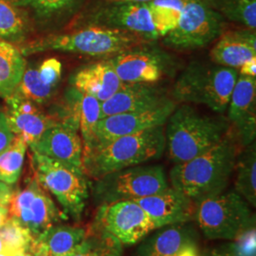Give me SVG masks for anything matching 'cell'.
<instances>
[{
    "instance_id": "obj_1",
    "label": "cell",
    "mask_w": 256,
    "mask_h": 256,
    "mask_svg": "<svg viewBox=\"0 0 256 256\" xmlns=\"http://www.w3.org/2000/svg\"><path fill=\"white\" fill-rule=\"evenodd\" d=\"M241 146L232 128L218 144L190 160L174 165L171 187L196 202L220 194L226 189L236 169Z\"/></svg>"
},
{
    "instance_id": "obj_2",
    "label": "cell",
    "mask_w": 256,
    "mask_h": 256,
    "mask_svg": "<svg viewBox=\"0 0 256 256\" xmlns=\"http://www.w3.org/2000/svg\"><path fill=\"white\" fill-rule=\"evenodd\" d=\"M148 42L126 30L88 24H70L64 30L28 39L18 46L25 57L54 50L104 59Z\"/></svg>"
},
{
    "instance_id": "obj_3",
    "label": "cell",
    "mask_w": 256,
    "mask_h": 256,
    "mask_svg": "<svg viewBox=\"0 0 256 256\" xmlns=\"http://www.w3.org/2000/svg\"><path fill=\"white\" fill-rule=\"evenodd\" d=\"M166 124L165 150L174 164L208 151L232 128L228 120L203 115L187 104L176 108Z\"/></svg>"
},
{
    "instance_id": "obj_4",
    "label": "cell",
    "mask_w": 256,
    "mask_h": 256,
    "mask_svg": "<svg viewBox=\"0 0 256 256\" xmlns=\"http://www.w3.org/2000/svg\"><path fill=\"white\" fill-rule=\"evenodd\" d=\"M164 126L120 137L82 156L84 171L95 180L104 174L162 158L165 150Z\"/></svg>"
},
{
    "instance_id": "obj_5",
    "label": "cell",
    "mask_w": 256,
    "mask_h": 256,
    "mask_svg": "<svg viewBox=\"0 0 256 256\" xmlns=\"http://www.w3.org/2000/svg\"><path fill=\"white\" fill-rule=\"evenodd\" d=\"M238 70L212 62L190 63L178 78L173 88L174 100L204 104L222 114L228 108Z\"/></svg>"
},
{
    "instance_id": "obj_6",
    "label": "cell",
    "mask_w": 256,
    "mask_h": 256,
    "mask_svg": "<svg viewBox=\"0 0 256 256\" xmlns=\"http://www.w3.org/2000/svg\"><path fill=\"white\" fill-rule=\"evenodd\" d=\"M32 164L37 182L54 196L64 212L81 220L90 196V180L84 171L34 152Z\"/></svg>"
},
{
    "instance_id": "obj_7",
    "label": "cell",
    "mask_w": 256,
    "mask_h": 256,
    "mask_svg": "<svg viewBox=\"0 0 256 256\" xmlns=\"http://www.w3.org/2000/svg\"><path fill=\"white\" fill-rule=\"evenodd\" d=\"M194 220L208 239L230 241L254 226L256 222L247 202L236 191L196 202Z\"/></svg>"
},
{
    "instance_id": "obj_8",
    "label": "cell",
    "mask_w": 256,
    "mask_h": 256,
    "mask_svg": "<svg viewBox=\"0 0 256 256\" xmlns=\"http://www.w3.org/2000/svg\"><path fill=\"white\" fill-rule=\"evenodd\" d=\"M169 187L160 165H136L111 172L96 180L92 196L98 206L134 200L162 192Z\"/></svg>"
},
{
    "instance_id": "obj_9",
    "label": "cell",
    "mask_w": 256,
    "mask_h": 256,
    "mask_svg": "<svg viewBox=\"0 0 256 256\" xmlns=\"http://www.w3.org/2000/svg\"><path fill=\"white\" fill-rule=\"evenodd\" d=\"M228 25L205 0H187L178 26L162 37V41L165 46L176 50H194L209 46Z\"/></svg>"
},
{
    "instance_id": "obj_10",
    "label": "cell",
    "mask_w": 256,
    "mask_h": 256,
    "mask_svg": "<svg viewBox=\"0 0 256 256\" xmlns=\"http://www.w3.org/2000/svg\"><path fill=\"white\" fill-rule=\"evenodd\" d=\"M72 24H88L126 30L149 42L160 38L146 3H112L90 0Z\"/></svg>"
},
{
    "instance_id": "obj_11",
    "label": "cell",
    "mask_w": 256,
    "mask_h": 256,
    "mask_svg": "<svg viewBox=\"0 0 256 256\" xmlns=\"http://www.w3.org/2000/svg\"><path fill=\"white\" fill-rule=\"evenodd\" d=\"M8 208L9 218L16 220L34 238L66 218L36 178L22 191L14 192Z\"/></svg>"
},
{
    "instance_id": "obj_12",
    "label": "cell",
    "mask_w": 256,
    "mask_h": 256,
    "mask_svg": "<svg viewBox=\"0 0 256 256\" xmlns=\"http://www.w3.org/2000/svg\"><path fill=\"white\" fill-rule=\"evenodd\" d=\"M120 81L156 84L174 68L171 56L153 42L130 48L108 58Z\"/></svg>"
},
{
    "instance_id": "obj_13",
    "label": "cell",
    "mask_w": 256,
    "mask_h": 256,
    "mask_svg": "<svg viewBox=\"0 0 256 256\" xmlns=\"http://www.w3.org/2000/svg\"><path fill=\"white\" fill-rule=\"evenodd\" d=\"M122 245H134L146 238L156 227L144 209L134 200L100 205L94 221Z\"/></svg>"
},
{
    "instance_id": "obj_14",
    "label": "cell",
    "mask_w": 256,
    "mask_h": 256,
    "mask_svg": "<svg viewBox=\"0 0 256 256\" xmlns=\"http://www.w3.org/2000/svg\"><path fill=\"white\" fill-rule=\"evenodd\" d=\"M176 108V102L171 99L150 110L120 113L102 118L96 124L92 146L82 156L118 138L135 134L148 128L164 126Z\"/></svg>"
},
{
    "instance_id": "obj_15",
    "label": "cell",
    "mask_w": 256,
    "mask_h": 256,
    "mask_svg": "<svg viewBox=\"0 0 256 256\" xmlns=\"http://www.w3.org/2000/svg\"><path fill=\"white\" fill-rule=\"evenodd\" d=\"M27 14L34 30L56 32L70 26L90 0H12Z\"/></svg>"
},
{
    "instance_id": "obj_16",
    "label": "cell",
    "mask_w": 256,
    "mask_h": 256,
    "mask_svg": "<svg viewBox=\"0 0 256 256\" xmlns=\"http://www.w3.org/2000/svg\"><path fill=\"white\" fill-rule=\"evenodd\" d=\"M228 106V120L240 146H250L256 142V77L238 74Z\"/></svg>"
},
{
    "instance_id": "obj_17",
    "label": "cell",
    "mask_w": 256,
    "mask_h": 256,
    "mask_svg": "<svg viewBox=\"0 0 256 256\" xmlns=\"http://www.w3.org/2000/svg\"><path fill=\"white\" fill-rule=\"evenodd\" d=\"M148 214L156 230L194 220L196 202L173 187L134 200Z\"/></svg>"
},
{
    "instance_id": "obj_18",
    "label": "cell",
    "mask_w": 256,
    "mask_h": 256,
    "mask_svg": "<svg viewBox=\"0 0 256 256\" xmlns=\"http://www.w3.org/2000/svg\"><path fill=\"white\" fill-rule=\"evenodd\" d=\"M30 149L32 152L84 170L82 142L78 124L68 122L56 124L46 129Z\"/></svg>"
},
{
    "instance_id": "obj_19",
    "label": "cell",
    "mask_w": 256,
    "mask_h": 256,
    "mask_svg": "<svg viewBox=\"0 0 256 256\" xmlns=\"http://www.w3.org/2000/svg\"><path fill=\"white\" fill-rule=\"evenodd\" d=\"M4 100L10 130L14 135L23 138L28 147L32 146L46 129L59 122L54 116L40 110L36 102L14 92Z\"/></svg>"
},
{
    "instance_id": "obj_20",
    "label": "cell",
    "mask_w": 256,
    "mask_h": 256,
    "mask_svg": "<svg viewBox=\"0 0 256 256\" xmlns=\"http://www.w3.org/2000/svg\"><path fill=\"white\" fill-rule=\"evenodd\" d=\"M171 100L156 84L124 82L118 92L101 104V119L110 115L156 108Z\"/></svg>"
},
{
    "instance_id": "obj_21",
    "label": "cell",
    "mask_w": 256,
    "mask_h": 256,
    "mask_svg": "<svg viewBox=\"0 0 256 256\" xmlns=\"http://www.w3.org/2000/svg\"><path fill=\"white\" fill-rule=\"evenodd\" d=\"M210 52V62L238 70L256 57V28H227Z\"/></svg>"
},
{
    "instance_id": "obj_22",
    "label": "cell",
    "mask_w": 256,
    "mask_h": 256,
    "mask_svg": "<svg viewBox=\"0 0 256 256\" xmlns=\"http://www.w3.org/2000/svg\"><path fill=\"white\" fill-rule=\"evenodd\" d=\"M62 64L55 58L43 61L38 66H26L14 93L38 106L50 101L61 81Z\"/></svg>"
},
{
    "instance_id": "obj_23",
    "label": "cell",
    "mask_w": 256,
    "mask_h": 256,
    "mask_svg": "<svg viewBox=\"0 0 256 256\" xmlns=\"http://www.w3.org/2000/svg\"><path fill=\"white\" fill-rule=\"evenodd\" d=\"M70 82L74 90L101 102L110 99L124 84L108 58L82 66L74 74Z\"/></svg>"
},
{
    "instance_id": "obj_24",
    "label": "cell",
    "mask_w": 256,
    "mask_h": 256,
    "mask_svg": "<svg viewBox=\"0 0 256 256\" xmlns=\"http://www.w3.org/2000/svg\"><path fill=\"white\" fill-rule=\"evenodd\" d=\"M198 232L187 223L165 226L140 243L136 256H176L184 248L198 245Z\"/></svg>"
},
{
    "instance_id": "obj_25",
    "label": "cell",
    "mask_w": 256,
    "mask_h": 256,
    "mask_svg": "<svg viewBox=\"0 0 256 256\" xmlns=\"http://www.w3.org/2000/svg\"><path fill=\"white\" fill-rule=\"evenodd\" d=\"M34 32L23 10L12 0H0V40L19 46L30 39Z\"/></svg>"
},
{
    "instance_id": "obj_26",
    "label": "cell",
    "mask_w": 256,
    "mask_h": 256,
    "mask_svg": "<svg viewBox=\"0 0 256 256\" xmlns=\"http://www.w3.org/2000/svg\"><path fill=\"white\" fill-rule=\"evenodd\" d=\"M27 66L25 56L18 46L0 40V97L10 96L24 74Z\"/></svg>"
},
{
    "instance_id": "obj_27",
    "label": "cell",
    "mask_w": 256,
    "mask_h": 256,
    "mask_svg": "<svg viewBox=\"0 0 256 256\" xmlns=\"http://www.w3.org/2000/svg\"><path fill=\"white\" fill-rule=\"evenodd\" d=\"M122 252L124 245L117 238L92 224L72 256H122Z\"/></svg>"
},
{
    "instance_id": "obj_28",
    "label": "cell",
    "mask_w": 256,
    "mask_h": 256,
    "mask_svg": "<svg viewBox=\"0 0 256 256\" xmlns=\"http://www.w3.org/2000/svg\"><path fill=\"white\" fill-rule=\"evenodd\" d=\"M238 174L236 192L252 207L256 206V142L243 147L239 152L236 164Z\"/></svg>"
},
{
    "instance_id": "obj_29",
    "label": "cell",
    "mask_w": 256,
    "mask_h": 256,
    "mask_svg": "<svg viewBox=\"0 0 256 256\" xmlns=\"http://www.w3.org/2000/svg\"><path fill=\"white\" fill-rule=\"evenodd\" d=\"M86 232V230L81 227L54 225L36 238L46 246L48 256H61L74 250Z\"/></svg>"
},
{
    "instance_id": "obj_30",
    "label": "cell",
    "mask_w": 256,
    "mask_h": 256,
    "mask_svg": "<svg viewBox=\"0 0 256 256\" xmlns=\"http://www.w3.org/2000/svg\"><path fill=\"white\" fill-rule=\"evenodd\" d=\"M228 23L256 28V0H205Z\"/></svg>"
},
{
    "instance_id": "obj_31",
    "label": "cell",
    "mask_w": 256,
    "mask_h": 256,
    "mask_svg": "<svg viewBox=\"0 0 256 256\" xmlns=\"http://www.w3.org/2000/svg\"><path fill=\"white\" fill-rule=\"evenodd\" d=\"M186 2L187 0H152L146 3L160 38L178 26Z\"/></svg>"
},
{
    "instance_id": "obj_32",
    "label": "cell",
    "mask_w": 256,
    "mask_h": 256,
    "mask_svg": "<svg viewBox=\"0 0 256 256\" xmlns=\"http://www.w3.org/2000/svg\"><path fill=\"white\" fill-rule=\"evenodd\" d=\"M27 148L23 138L16 135L9 147L0 153V182L12 185L18 180Z\"/></svg>"
},
{
    "instance_id": "obj_33",
    "label": "cell",
    "mask_w": 256,
    "mask_h": 256,
    "mask_svg": "<svg viewBox=\"0 0 256 256\" xmlns=\"http://www.w3.org/2000/svg\"><path fill=\"white\" fill-rule=\"evenodd\" d=\"M101 102L94 97L81 94L78 102L79 131L82 138V154L92 146L94 130L101 119Z\"/></svg>"
},
{
    "instance_id": "obj_34",
    "label": "cell",
    "mask_w": 256,
    "mask_h": 256,
    "mask_svg": "<svg viewBox=\"0 0 256 256\" xmlns=\"http://www.w3.org/2000/svg\"><path fill=\"white\" fill-rule=\"evenodd\" d=\"M0 238L4 254L10 256H24L30 250L34 238L16 220L8 218L0 229Z\"/></svg>"
},
{
    "instance_id": "obj_35",
    "label": "cell",
    "mask_w": 256,
    "mask_h": 256,
    "mask_svg": "<svg viewBox=\"0 0 256 256\" xmlns=\"http://www.w3.org/2000/svg\"><path fill=\"white\" fill-rule=\"evenodd\" d=\"M232 244L234 256H256V226H252L238 236Z\"/></svg>"
},
{
    "instance_id": "obj_36",
    "label": "cell",
    "mask_w": 256,
    "mask_h": 256,
    "mask_svg": "<svg viewBox=\"0 0 256 256\" xmlns=\"http://www.w3.org/2000/svg\"><path fill=\"white\" fill-rule=\"evenodd\" d=\"M16 135L10 128L5 110L0 108V153L9 147Z\"/></svg>"
},
{
    "instance_id": "obj_37",
    "label": "cell",
    "mask_w": 256,
    "mask_h": 256,
    "mask_svg": "<svg viewBox=\"0 0 256 256\" xmlns=\"http://www.w3.org/2000/svg\"><path fill=\"white\" fill-rule=\"evenodd\" d=\"M14 196V191L9 184L0 182V206H9L10 202Z\"/></svg>"
},
{
    "instance_id": "obj_38",
    "label": "cell",
    "mask_w": 256,
    "mask_h": 256,
    "mask_svg": "<svg viewBox=\"0 0 256 256\" xmlns=\"http://www.w3.org/2000/svg\"><path fill=\"white\" fill-rule=\"evenodd\" d=\"M238 72L242 75L256 77V57L246 61L238 68Z\"/></svg>"
},
{
    "instance_id": "obj_39",
    "label": "cell",
    "mask_w": 256,
    "mask_h": 256,
    "mask_svg": "<svg viewBox=\"0 0 256 256\" xmlns=\"http://www.w3.org/2000/svg\"><path fill=\"white\" fill-rule=\"evenodd\" d=\"M234 252H232V244L224 246V247L220 248H216L212 250L209 252H205L202 256H234Z\"/></svg>"
},
{
    "instance_id": "obj_40",
    "label": "cell",
    "mask_w": 256,
    "mask_h": 256,
    "mask_svg": "<svg viewBox=\"0 0 256 256\" xmlns=\"http://www.w3.org/2000/svg\"><path fill=\"white\" fill-rule=\"evenodd\" d=\"M176 256H202L198 245H190L182 250Z\"/></svg>"
},
{
    "instance_id": "obj_41",
    "label": "cell",
    "mask_w": 256,
    "mask_h": 256,
    "mask_svg": "<svg viewBox=\"0 0 256 256\" xmlns=\"http://www.w3.org/2000/svg\"><path fill=\"white\" fill-rule=\"evenodd\" d=\"M9 218V208L6 205L0 206V229L3 227L5 222Z\"/></svg>"
},
{
    "instance_id": "obj_42",
    "label": "cell",
    "mask_w": 256,
    "mask_h": 256,
    "mask_svg": "<svg viewBox=\"0 0 256 256\" xmlns=\"http://www.w3.org/2000/svg\"><path fill=\"white\" fill-rule=\"evenodd\" d=\"M102 1L112 2V3H134V4L142 3V4H146L152 0H102Z\"/></svg>"
},
{
    "instance_id": "obj_43",
    "label": "cell",
    "mask_w": 256,
    "mask_h": 256,
    "mask_svg": "<svg viewBox=\"0 0 256 256\" xmlns=\"http://www.w3.org/2000/svg\"><path fill=\"white\" fill-rule=\"evenodd\" d=\"M0 254H4V247H3V243H2L1 238H0Z\"/></svg>"
},
{
    "instance_id": "obj_44",
    "label": "cell",
    "mask_w": 256,
    "mask_h": 256,
    "mask_svg": "<svg viewBox=\"0 0 256 256\" xmlns=\"http://www.w3.org/2000/svg\"><path fill=\"white\" fill-rule=\"evenodd\" d=\"M0 256H10L8 254H0Z\"/></svg>"
}]
</instances>
